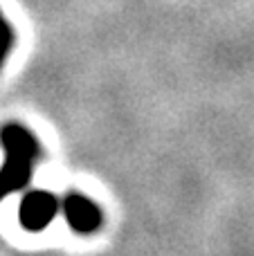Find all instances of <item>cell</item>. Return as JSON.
Masks as SVG:
<instances>
[{"label": "cell", "mask_w": 254, "mask_h": 256, "mask_svg": "<svg viewBox=\"0 0 254 256\" xmlns=\"http://www.w3.org/2000/svg\"><path fill=\"white\" fill-rule=\"evenodd\" d=\"M61 212L68 225L76 234H94L104 222V214L99 204L92 202L88 196L76 194V191L66 194V198L61 200Z\"/></svg>", "instance_id": "obj_3"}, {"label": "cell", "mask_w": 254, "mask_h": 256, "mask_svg": "<svg viewBox=\"0 0 254 256\" xmlns=\"http://www.w3.org/2000/svg\"><path fill=\"white\" fill-rule=\"evenodd\" d=\"M0 146L4 162L0 166V202L7 196L20 191L34 178L36 162L40 158V144L34 132L20 124H7L0 128Z\"/></svg>", "instance_id": "obj_1"}, {"label": "cell", "mask_w": 254, "mask_h": 256, "mask_svg": "<svg viewBox=\"0 0 254 256\" xmlns=\"http://www.w3.org/2000/svg\"><path fill=\"white\" fill-rule=\"evenodd\" d=\"M14 43H16V32H14V27L9 25V22L4 20V16L0 14V68H2L4 58L12 52Z\"/></svg>", "instance_id": "obj_4"}, {"label": "cell", "mask_w": 254, "mask_h": 256, "mask_svg": "<svg viewBox=\"0 0 254 256\" xmlns=\"http://www.w3.org/2000/svg\"><path fill=\"white\" fill-rule=\"evenodd\" d=\"M61 200L48 189H32L22 196L18 207V220L27 232H43L56 218Z\"/></svg>", "instance_id": "obj_2"}]
</instances>
